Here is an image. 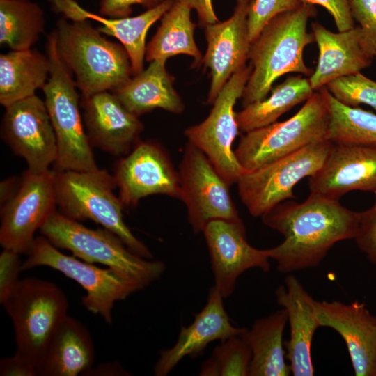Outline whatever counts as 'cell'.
I'll list each match as a JSON object with an SVG mask.
<instances>
[{"label": "cell", "instance_id": "1", "mask_svg": "<svg viewBox=\"0 0 376 376\" xmlns=\"http://www.w3.org/2000/svg\"><path fill=\"white\" fill-rule=\"evenodd\" d=\"M262 221L283 237L266 249L282 273L318 266L337 242L354 239L360 212L343 206L339 200L310 193L302 203L282 202L263 215Z\"/></svg>", "mask_w": 376, "mask_h": 376}, {"label": "cell", "instance_id": "2", "mask_svg": "<svg viewBox=\"0 0 376 376\" xmlns=\"http://www.w3.org/2000/svg\"><path fill=\"white\" fill-rule=\"evenodd\" d=\"M315 15L314 5L302 3L272 18L251 42L249 59L252 70L241 97L244 107L265 98L273 83L285 74L311 75L313 71L306 65L303 52L315 42L307 24Z\"/></svg>", "mask_w": 376, "mask_h": 376}, {"label": "cell", "instance_id": "3", "mask_svg": "<svg viewBox=\"0 0 376 376\" xmlns=\"http://www.w3.org/2000/svg\"><path fill=\"white\" fill-rule=\"evenodd\" d=\"M57 52L71 72L81 97L113 91L132 76L124 47L107 40L89 19H58L54 29Z\"/></svg>", "mask_w": 376, "mask_h": 376}, {"label": "cell", "instance_id": "4", "mask_svg": "<svg viewBox=\"0 0 376 376\" xmlns=\"http://www.w3.org/2000/svg\"><path fill=\"white\" fill-rule=\"evenodd\" d=\"M56 205L60 212L78 221L91 220L118 235L136 255L152 259V254L126 225L125 207L114 194L117 185L107 170L55 169Z\"/></svg>", "mask_w": 376, "mask_h": 376}, {"label": "cell", "instance_id": "5", "mask_svg": "<svg viewBox=\"0 0 376 376\" xmlns=\"http://www.w3.org/2000/svg\"><path fill=\"white\" fill-rule=\"evenodd\" d=\"M45 50L51 68L49 79L42 90L56 137V169H96L98 167L81 116L78 88L57 52L54 30L47 37Z\"/></svg>", "mask_w": 376, "mask_h": 376}, {"label": "cell", "instance_id": "6", "mask_svg": "<svg viewBox=\"0 0 376 376\" xmlns=\"http://www.w3.org/2000/svg\"><path fill=\"white\" fill-rule=\"evenodd\" d=\"M40 232L56 248L69 250L86 262L106 265L144 288L158 280L165 271L163 262L136 255L111 231L104 228H88L56 210Z\"/></svg>", "mask_w": 376, "mask_h": 376}, {"label": "cell", "instance_id": "7", "mask_svg": "<svg viewBox=\"0 0 376 376\" xmlns=\"http://www.w3.org/2000/svg\"><path fill=\"white\" fill-rule=\"evenodd\" d=\"M1 305L14 327L15 354L37 367L47 345L68 315L65 293L50 281L24 278Z\"/></svg>", "mask_w": 376, "mask_h": 376}, {"label": "cell", "instance_id": "8", "mask_svg": "<svg viewBox=\"0 0 376 376\" xmlns=\"http://www.w3.org/2000/svg\"><path fill=\"white\" fill-rule=\"evenodd\" d=\"M330 116L318 90L302 107L283 122L245 132L234 152L245 172L258 169L310 144L329 140Z\"/></svg>", "mask_w": 376, "mask_h": 376}, {"label": "cell", "instance_id": "9", "mask_svg": "<svg viewBox=\"0 0 376 376\" xmlns=\"http://www.w3.org/2000/svg\"><path fill=\"white\" fill-rule=\"evenodd\" d=\"M28 258L22 262V271L38 266L56 269L75 281L85 290L84 306L112 322V309L123 300L145 288L137 281L111 268H100L75 256L63 253L44 236L35 237Z\"/></svg>", "mask_w": 376, "mask_h": 376}, {"label": "cell", "instance_id": "10", "mask_svg": "<svg viewBox=\"0 0 376 376\" xmlns=\"http://www.w3.org/2000/svg\"><path fill=\"white\" fill-rule=\"evenodd\" d=\"M331 146L329 140L316 142L243 173L236 184L248 212L254 217H261L279 203L295 198V186L320 169Z\"/></svg>", "mask_w": 376, "mask_h": 376}, {"label": "cell", "instance_id": "11", "mask_svg": "<svg viewBox=\"0 0 376 376\" xmlns=\"http://www.w3.org/2000/svg\"><path fill=\"white\" fill-rule=\"evenodd\" d=\"M251 70V65L245 64L233 73L217 95L208 116L185 131L188 141L204 152L230 186L245 172L233 150L239 130L234 107L242 97Z\"/></svg>", "mask_w": 376, "mask_h": 376}, {"label": "cell", "instance_id": "12", "mask_svg": "<svg viewBox=\"0 0 376 376\" xmlns=\"http://www.w3.org/2000/svg\"><path fill=\"white\" fill-rule=\"evenodd\" d=\"M178 175L179 199L186 206L194 233H203L213 220L240 217L230 194V185L204 152L189 141L185 145Z\"/></svg>", "mask_w": 376, "mask_h": 376}, {"label": "cell", "instance_id": "13", "mask_svg": "<svg viewBox=\"0 0 376 376\" xmlns=\"http://www.w3.org/2000/svg\"><path fill=\"white\" fill-rule=\"evenodd\" d=\"M56 205L54 170L35 173L27 169L20 177L16 193L1 206L3 249L28 255L36 231L56 210Z\"/></svg>", "mask_w": 376, "mask_h": 376}, {"label": "cell", "instance_id": "14", "mask_svg": "<svg viewBox=\"0 0 376 376\" xmlns=\"http://www.w3.org/2000/svg\"><path fill=\"white\" fill-rule=\"evenodd\" d=\"M1 135L28 170L39 173L47 171L57 159L56 134L44 100L36 95L5 107Z\"/></svg>", "mask_w": 376, "mask_h": 376}, {"label": "cell", "instance_id": "15", "mask_svg": "<svg viewBox=\"0 0 376 376\" xmlns=\"http://www.w3.org/2000/svg\"><path fill=\"white\" fill-rule=\"evenodd\" d=\"M124 207H134L143 198L163 194L180 198V182L166 150L159 143L139 141L120 157L113 174Z\"/></svg>", "mask_w": 376, "mask_h": 376}, {"label": "cell", "instance_id": "16", "mask_svg": "<svg viewBox=\"0 0 376 376\" xmlns=\"http://www.w3.org/2000/svg\"><path fill=\"white\" fill-rule=\"evenodd\" d=\"M214 274V287L224 298L230 296L237 278L248 269H270L266 249L254 248L248 242L245 226L239 217L216 219L203 231Z\"/></svg>", "mask_w": 376, "mask_h": 376}, {"label": "cell", "instance_id": "17", "mask_svg": "<svg viewBox=\"0 0 376 376\" xmlns=\"http://www.w3.org/2000/svg\"><path fill=\"white\" fill-rule=\"evenodd\" d=\"M308 185L311 193L335 200L354 190L376 194V143L332 142L324 163L308 178Z\"/></svg>", "mask_w": 376, "mask_h": 376}, {"label": "cell", "instance_id": "18", "mask_svg": "<svg viewBox=\"0 0 376 376\" xmlns=\"http://www.w3.org/2000/svg\"><path fill=\"white\" fill-rule=\"evenodd\" d=\"M85 130L92 148L116 157L127 155L140 141L143 125L111 91L81 97Z\"/></svg>", "mask_w": 376, "mask_h": 376}, {"label": "cell", "instance_id": "19", "mask_svg": "<svg viewBox=\"0 0 376 376\" xmlns=\"http://www.w3.org/2000/svg\"><path fill=\"white\" fill-rule=\"evenodd\" d=\"M251 1L236 0L234 11L228 19L204 26L207 47L202 63L210 68L212 77L208 104H213L231 75L249 59L251 42L247 18Z\"/></svg>", "mask_w": 376, "mask_h": 376}, {"label": "cell", "instance_id": "20", "mask_svg": "<svg viewBox=\"0 0 376 376\" xmlns=\"http://www.w3.org/2000/svg\"><path fill=\"white\" fill-rule=\"evenodd\" d=\"M321 327L343 338L357 376H376V317L358 301H315Z\"/></svg>", "mask_w": 376, "mask_h": 376}, {"label": "cell", "instance_id": "21", "mask_svg": "<svg viewBox=\"0 0 376 376\" xmlns=\"http://www.w3.org/2000/svg\"><path fill=\"white\" fill-rule=\"evenodd\" d=\"M223 299L214 287L210 289L205 306L196 315L191 324L181 327L175 345L160 351L154 366L155 375L166 376L185 357L198 356L209 343L240 336L246 329L232 324Z\"/></svg>", "mask_w": 376, "mask_h": 376}, {"label": "cell", "instance_id": "22", "mask_svg": "<svg viewBox=\"0 0 376 376\" xmlns=\"http://www.w3.org/2000/svg\"><path fill=\"white\" fill-rule=\"evenodd\" d=\"M311 28L319 49L317 66L308 79L314 91L338 77L359 72L375 57L359 26L334 33L315 22Z\"/></svg>", "mask_w": 376, "mask_h": 376}, {"label": "cell", "instance_id": "23", "mask_svg": "<svg viewBox=\"0 0 376 376\" xmlns=\"http://www.w3.org/2000/svg\"><path fill=\"white\" fill-rule=\"evenodd\" d=\"M278 304L285 309L290 325L286 343V357L294 376H312L314 373L311 345L315 331L321 325L317 317L315 299L293 275L276 290Z\"/></svg>", "mask_w": 376, "mask_h": 376}, {"label": "cell", "instance_id": "24", "mask_svg": "<svg viewBox=\"0 0 376 376\" xmlns=\"http://www.w3.org/2000/svg\"><path fill=\"white\" fill-rule=\"evenodd\" d=\"M52 9L70 20L89 19L100 24L97 27L102 34L116 38L130 57L132 76L143 70L146 37L150 26L171 8L174 0H163L156 6L134 17L110 18L91 13L75 0H48Z\"/></svg>", "mask_w": 376, "mask_h": 376}, {"label": "cell", "instance_id": "25", "mask_svg": "<svg viewBox=\"0 0 376 376\" xmlns=\"http://www.w3.org/2000/svg\"><path fill=\"white\" fill-rule=\"evenodd\" d=\"M94 360L95 348L88 330L67 315L37 364V376L85 375L93 368Z\"/></svg>", "mask_w": 376, "mask_h": 376}, {"label": "cell", "instance_id": "26", "mask_svg": "<svg viewBox=\"0 0 376 376\" xmlns=\"http://www.w3.org/2000/svg\"><path fill=\"white\" fill-rule=\"evenodd\" d=\"M166 61L155 60L113 92L132 113L139 116L155 109L181 113L185 104L174 89Z\"/></svg>", "mask_w": 376, "mask_h": 376}, {"label": "cell", "instance_id": "27", "mask_svg": "<svg viewBox=\"0 0 376 376\" xmlns=\"http://www.w3.org/2000/svg\"><path fill=\"white\" fill-rule=\"evenodd\" d=\"M287 322V312L282 308L256 320L250 329L240 335L251 351L249 376L290 375L283 342Z\"/></svg>", "mask_w": 376, "mask_h": 376}, {"label": "cell", "instance_id": "28", "mask_svg": "<svg viewBox=\"0 0 376 376\" xmlns=\"http://www.w3.org/2000/svg\"><path fill=\"white\" fill-rule=\"evenodd\" d=\"M48 56L36 49L11 50L0 55V104H11L36 95L50 75Z\"/></svg>", "mask_w": 376, "mask_h": 376}, {"label": "cell", "instance_id": "29", "mask_svg": "<svg viewBox=\"0 0 376 376\" xmlns=\"http://www.w3.org/2000/svg\"><path fill=\"white\" fill-rule=\"evenodd\" d=\"M191 10L186 3L174 0L161 17L159 26L146 46V61H166L169 57L185 54L194 58V66L202 63V54L194 40L196 24L191 19Z\"/></svg>", "mask_w": 376, "mask_h": 376}, {"label": "cell", "instance_id": "30", "mask_svg": "<svg viewBox=\"0 0 376 376\" xmlns=\"http://www.w3.org/2000/svg\"><path fill=\"white\" fill-rule=\"evenodd\" d=\"M313 92L308 79L301 75L288 77L272 90L269 97L235 113L239 130L245 133L276 122L282 114L307 100Z\"/></svg>", "mask_w": 376, "mask_h": 376}, {"label": "cell", "instance_id": "31", "mask_svg": "<svg viewBox=\"0 0 376 376\" xmlns=\"http://www.w3.org/2000/svg\"><path fill=\"white\" fill-rule=\"evenodd\" d=\"M43 10L30 0H0V44L11 50L32 47L45 31Z\"/></svg>", "mask_w": 376, "mask_h": 376}, {"label": "cell", "instance_id": "32", "mask_svg": "<svg viewBox=\"0 0 376 376\" xmlns=\"http://www.w3.org/2000/svg\"><path fill=\"white\" fill-rule=\"evenodd\" d=\"M320 91L329 112V141L334 143H376L375 113L340 103L325 86Z\"/></svg>", "mask_w": 376, "mask_h": 376}, {"label": "cell", "instance_id": "33", "mask_svg": "<svg viewBox=\"0 0 376 376\" xmlns=\"http://www.w3.org/2000/svg\"><path fill=\"white\" fill-rule=\"evenodd\" d=\"M251 351L240 336L230 337L217 346L202 365L201 376H249Z\"/></svg>", "mask_w": 376, "mask_h": 376}, {"label": "cell", "instance_id": "34", "mask_svg": "<svg viewBox=\"0 0 376 376\" xmlns=\"http://www.w3.org/2000/svg\"><path fill=\"white\" fill-rule=\"evenodd\" d=\"M325 88L340 103L349 107L364 104L376 110V81L360 72L338 77Z\"/></svg>", "mask_w": 376, "mask_h": 376}, {"label": "cell", "instance_id": "35", "mask_svg": "<svg viewBox=\"0 0 376 376\" xmlns=\"http://www.w3.org/2000/svg\"><path fill=\"white\" fill-rule=\"evenodd\" d=\"M301 3L300 0H252L247 18L251 42L272 18L280 13L295 10Z\"/></svg>", "mask_w": 376, "mask_h": 376}, {"label": "cell", "instance_id": "36", "mask_svg": "<svg viewBox=\"0 0 376 376\" xmlns=\"http://www.w3.org/2000/svg\"><path fill=\"white\" fill-rule=\"evenodd\" d=\"M350 12L364 39L376 54V0H348Z\"/></svg>", "mask_w": 376, "mask_h": 376}, {"label": "cell", "instance_id": "37", "mask_svg": "<svg viewBox=\"0 0 376 376\" xmlns=\"http://www.w3.org/2000/svg\"><path fill=\"white\" fill-rule=\"evenodd\" d=\"M374 204L360 212V218L354 240L369 260L376 266V194Z\"/></svg>", "mask_w": 376, "mask_h": 376}, {"label": "cell", "instance_id": "38", "mask_svg": "<svg viewBox=\"0 0 376 376\" xmlns=\"http://www.w3.org/2000/svg\"><path fill=\"white\" fill-rule=\"evenodd\" d=\"M19 253L9 249H3L0 254V303L9 295L19 281L22 271Z\"/></svg>", "mask_w": 376, "mask_h": 376}, {"label": "cell", "instance_id": "39", "mask_svg": "<svg viewBox=\"0 0 376 376\" xmlns=\"http://www.w3.org/2000/svg\"><path fill=\"white\" fill-rule=\"evenodd\" d=\"M301 3L319 5L332 16L338 31L353 29L354 20L352 16L348 0H300Z\"/></svg>", "mask_w": 376, "mask_h": 376}, {"label": "cell", "instance_id": "40", "mask_svg": "<svg viewBox=\"0 0 376 376\" xmlns=\"http://www.w3.org/2000/svg\"><path fill=\"white\" fill-rule=\"evenodd\" d=\"M163 0H100V15L113 18L129 17L134 5L152 8Z\"/></svg>", "mask_w": 376, "mask_h": 376}, {"label": "cell", "instance_id": "41", "mask_svg": "<svg viewBox=\"0 0 376 376\" xmlns=\"http://www.w3.org/2000/svg\"><path fill=\"white\" fill-rule=\"evenodd\" d=\"M1 376H37L36 366L26 359L14 354L0 361Z\"/></svg>", "mask_w": 376, "mask_h": 376}, {"label": "cell", "instance_id": "42", "mask_svg": "<svg viewBox=\"0 0 376 376\" xmlns=\"http://www.w3.org/2000/svg\"><path fill=\"white\" fill-rule=\"evenodd\" d=\"M188 5L196 10L199 24L206 25L219 22L212 6V0H178Z\"/></svg>", "mask_w": 376, "mask_h": 376}, {"label": "cell", "instance_id": "43", "mask_svg": "<svg viewBox=\"0 0 376 376\" xmlns=\"http://www.w3.org/2000/svg\"><path fill=\"white\" fill-rule=\"evenodd\" d=\"M129 373L118 362H107L92 368L85 375L113 376L129 375Z\"/></svg>", "mask_w": 376, "mask_h": 376}, {"label": "cell", "instance_id": "44", "mask_svg": "<svg viewBox=\"0 0 376 376\" xmlns=\"http://www.w3.org/2000/svg\"><path fill=\"white\" fill-rule=\"evenodd\" d=\"M20 182V178L11 177L5 179L0 184V204L6 203L16 193Z\"/></svg>", "mask_w": 376, "mask_h": 376}, {"label": "cell", "instance_id": "45", "mask_svg": "<svg viewBox=\"0 0 376 376\" xmlns=\"http://www.w3.org/2000/svg\"><path fill=\"white\" fill-rule=\"evenodd\" d=\"M375 58H376V54H375Z\"/></svg>", "mask_w": 376, "mask_h": 376}]
</instances>
